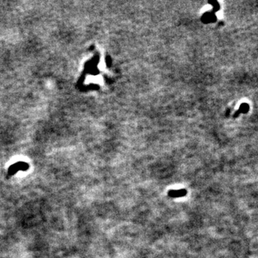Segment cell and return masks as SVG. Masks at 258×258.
<instances>
[{
	"mask_svg": "<svg viewBox=\"0 0 258 258\" xmlns=\"http://www.w3.org/2000/svg\"><path fill=\"white\" fill-rule=\"evenodd\" d=\"M187 194V191L185 189H180V190H173L169 192V195L171 197H180L185 196Z\"/></svg>",
	"mask_w": 258,
	"mask_h": 258,
	"instance_id": "cell-1",
	"label": "cell"
}]
</instances>
